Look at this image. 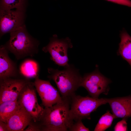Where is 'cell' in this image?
<instances>
[{
	"label": "cell",
	"mask_w": 131,
	"mask_h": 131,
	"mask_svg": "<svg viewBox=\"0 0 131 131\" xmlns=\"http://www.w3.org/2000/svg\"><path fill=\"white\" fill-rule=\"evenodd\" d=\"M63 99L61 102L44 108L38 122L41 131H68L73 123L69 118L71 100Z\"/></svg>",
	"instance_id": "obj_1"
},
{
	"label": "cell",
	"mask_w": 131,
	"mask_h": 131,
	"mask_svg": "<svg viewBox=\"0 0 131 131\" xmlns=\"http://www.w3.org/2000/svg\"><path fill=\"white\" fill-rule=\"evenodd\" d=\"M61 70L52 68H48V77L53 80L63 99L71 100L75 92L81 86L82 77L79 70L73 64H69Z\"/></svg>",
	"instance_id": "obj_2"
},
{
	"label": "cell",
	"mask_w": 131,
	"mask_h": 131,
	"mask_svg": "<svg viewBox=\"0 0 131 131\" xmlns=\"http://www.w3.org/2000/svg\"><path fill=\"white\" fill-rule=\"evenodd\" d=\"M10 34L9 39L3 45L17 60L32 57L38 54L40 42L29 33L25 25Z\"/></svg>",
	"instance_id": "obj_3"
},
{
	"label": "cell",
	"mask_w": 131,
	"mask_h": 131,
	"mask_svg": "<svg viewBox=\"0 0 131 131\" xmlns=\"http://www.w3.org/2000/svg\"><path fill=\"white\" fill-rule=\"evenodd\" d=\"M108 100L107 98H95L75 94L71 100L69 112L70 120L73 123L79 120L90 119L91 113L100 106L107 103Z\"/></svg>",
	"instance_id": "obj_4"
},
{
	"label": "cell",
	"mask_w": 131,
	"mask_h": 131,
	"mask_svg": "<svg viewBox=\"0 0 131 131\" xmlns=\"http://www.w3.org/2000/svg\"><path fill=\"white\" fill-rule=\"evenodd\" d=\"M33 82H29L20 92L17 101L20 106L31 116L32 121L39 122L44 108L38 104Z\"/></svg>",
	"instance_id": "obj_5"
},
{
	"label": "cell",
	"mask_w": 131,
	"mask_h": 131,
	"mask_svg": "<svg viewBox=\"0 0 131 131\" xmlns=\"http://www.w3.org/2000/svg\"><path fill=\"white\" fill-rule=\"evenodd\" d=\"M72 47L71 40L69 38L60 39L54 34L50 38L49 43L42 48V50L45 53H49L51 60L55 64L65 67L69 65L68 49Z\"/></svg>",
	"instance_id": "obj_6"
},
{
	"label": "cell",
	"mask_w": 131,
	"mask_h": 131,
	"mask_svg": "<svg viewBox=\"0 0 131 131\" xmlns=\"http://www.w3.org/2000/svg\"><path fill=\"white\" fill-rule=\"evenodd\" d=\"M111 82L109 79L100 73L97 66L94 71L82 77L81 86L84 88L91 97L98 98L101 93H108V85Z\"/></svg>",
	"instance_id": "obj_7"
},
{
	"label": "cell",
	"mask_w": 131,
	"mask_h": 131,
	"mask_svg": "<svg viewBox=\"0 0 131 131\" xmlns=\"http://www.w3.org/2000/svg\"><path fill=\"white\" fill-rule=\"evenodd\" d=\"M26 11L18 9H0V38L24 25Z\"/></svg>",
	"instance_id": "obj_8"
},
{
	"label": "cell",
	"mask_w": 131,
	"mask_h": 131,
	"mask_svg": "<svg viewBox=\"0 0 131 131\" xmlns=\"http://www.w3.org/2000/svg\"><path fill=\"white\" fill-rule=\"evenodd\" d=\"M0 80V104L7 101L17 100L21 91L30 81L27 78H8Z\"/></svg>",
	"instance_id": "obj_9"
},
{
	"label": "cell",
	"mask_w": 131,
	"mask_h": 131,
	"mask_svg": "<svg viewBox=\"0 0 131 131\" xmlns=\"http://www.w3.org/2000/svg\"><path fill=\"white\" fill-rule=\"evenodd\" d=\"M33 83L44 108L51 107L62 101L59 91L51 85L49 81L40 79L38 76L35 78Z\"/></svg>",
	"instance_id": "obj_10"
},
{
	"label": "cell",
	"mask_w": 131,
	"mask_h": 131,
	"mask_svg": "<svg viewBox=\"0 0 131 131\" xmlns=\"http://www.w3.org/2000/svg\"><path fill=\"white\" fill-rule=\"evenodd\" d=\"M8 53L3 45L0 46V79L13 78L20 74L22 75L18 68L16 63L9 57Z\"/></svg>",
	"instance_id": "obj_11"
},
{
	"label": "cell",
	"mask_w": 131,
	"mask_h": 131,
	"mask_svg": "<svg viewBox=\"0 0 131 131\" xmlns=\"http://www.w3.org/2000/svg\"><path fill=\"white\" fill-rule=\"evenodd\" d=\"M108 103L115 118L131 117V96L109 98Z\"/></svg>",
	"instance_id": "obj_12"
},
{
	"label": "cell",
	"mask_w": 131,
	"mask_h": 131,
	"mask_svg": "<svg viewBox=\"0 0 131 131\" xmlns=\"http://www.w3.org/2000/svg\"><path fill=\"white\" fill-rule=\"evenodd\" d=\"M32 120L30 115L20 107L8 120V131H24Z\"/></svg>",
	"instance_id": "obj_13"
},
{
	"label": "cell",
	"mask_w": 131,
	"mask_h": 131,
	"mask_svg": "<svg viewBox=\"0 0 131 131\" xmlns=\"http://www.w3.org/2000/svg\"><path fill=\"white\" fill-rule=\"evenodd\" d=\"M118 54L126 61L131 66V36L124 30L120 34Z\"/></svg>",
	"instance_id": "obj_14"
},
{
	"label": "cell",
	"mask_w": 131,
	"mask_h": 131,
	"mask_svg": "<svg viewBox=\"0 0 131 131\" xmlns=\"http://www.w3.org/2000/svg\"><path fill=\"white\" fill-rule=\"evenodd\" d=\"M20 107L17 100L8 101L0 104V121L7 123L9 118Z\"/></svg>",
	"instance_id": "obj_15"
},
{
	"label": "cell",
	"mask_w": 131,
	"mask_h": 131,
	"mask_svg": "<svg viewBox=\"0 0 131 131\" xmlns=\"http://www.w3.org/2000/svg\"><path fill=\"white\" fill-rule=\"evenodd\" d=\"M20 70L22 75L27 78H35L38 76L37 64L32 60L25 61L21 65Z\"/></svg>",
	"instance_id": "obj_16"
},
{
	"label": "cell",
	"mask_w": 131,
	"mask_h": 131,
	"mask_svg": "<svg viewBox=\"0 0 131 131\" xmlns=\"http://www.w3.org/2000/svg\"><path fill=\"white\" fill-rule=\"evenodd\" d=\"M28 0H0V9L26 10Z\"/></svg>",
	"instance_id": "obj_17"
},
{
	"label": "cell",
	"mask_w": 131,
	"mask_h": 131,
	"mask_svg": "<svg viewBox=\"0 0 131 131\" xmlns=\"http://www.w3.org/2000/svg\"><path fill=\"white\" fill-rule=\"evenodd\" d=\"M114 115L109 111L102 115L100 118L94 130L95 131H104L111 126L114 119Z\"/></svg>",
	"instance_id": "obj_18"
},
{
	"label": "cell",
	"mask_w": 131,
	"mask_h": 131,
	"mask_svg": "<svg viewBox=\"0 0 131 131\" xmlns=\"http://www.w3.org/2000/svg\"><path fill=\"white\" fill-rule=\"evenodd\" d=\"M82 120L74 121L69 129L70 131H89L90 130L86 127L82 123Z\"/></svg>",
	"instance_id": "obj_19"
},
{
	"label": "cell",
	"mask_w": 131,
	"mask_h": 131,
	"mask_svg": "<svg viewBox=\"0 0 131 131\" xmlns=\"http://www.w3.org/2000/svg\"><path fill=\"white\" fill-rule=\"evenodd\" d=\"M127 123L126 118H123L121 121L118 122L114 128V131H127Z\"/></svg>",
	"instance_id": "obj_20"
},
{
	"label": "cell",
	"mask_w": 131,
	"mask_h": 131,
	"mask_svg": "<svg viewBox=\"0 0 131 131\" xmlns=\"http://www.w3.org/2000/svg\"><path fill=\"white\" fill-rule=\"evenodd\" d=\"M25 131H41L40 127L36 122L32 121L28 126V127L25 129Z\"/></svg>",
	"instance_id": "obj_21"
},
{
	"label": "cell",
	"mask_w": 131,
	"mask_h": 131,
	"mask_svg": "<svg viewBox=\"0 0 131 131\" xmlns=\"http://www.w3.org/2000/svg\"><path fill=\"white\" fill-rule=\"evenodd\" d=\"M116 4L131 8V0H105Z\"/></svg>",
	"instance_id": "obj_22"
},
{
	"label": "cell",
	"mask_w": 131,
	"mask_h": 131,
	"mask_svg": "<svg viewBox=\"0 0 131 131\" xmlns=\"http://www.w3.org/2000/svg\"><path fill=\"white\" fill-rule=\"evenodd\" d=\"M0 131H8L7 123L0 121Z\"/></svg>",
	"instance_id": "obj_23"
}]
</instances>
